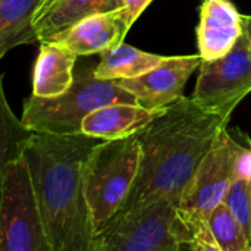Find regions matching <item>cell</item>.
Listing matches in <instances>:
<instances>
[{"instance_id":"cell-1","label":"cell","mask_w":251,"mask_h":251,"mask_svg":"<svg viewBox=\"0 0 251 251\" xmlns=\"http://www.w3.org/2000/svg\"><path fill=\"white\" fill-rule=\"evenodd\" d=\"M228 119L204 109L193 97L184 96L157 110L153 119L137 132L141 146L140 166L118 213L159 200L178 204Z\"/></svg>"},{"instance_id":"cell-2","label":"cell","mask_w":251,"mask_h":251,"mask_svg":"<svg viewBox=\"0 0 251 251\" xmlns=\"http://www.w3.org/2000/svg\"><path fill=\"white\" fill-rule=\"evenodd\" d=\"M101 140L84 134L34 132L22 156L51 251H90L94 235L84 194V163Z\"/></svg>"},{"instance_id":"cell-3","label":"cell","mask_w":251,"mask_h":251,"mask_svg":"<svg viewBox=\"0 0 251 251\" xmlns=\"http://www.w3.org/2000/svg\"><path fill=\"white\" fill-rule=\"evenodd\" d=\"M113 103L137 100L118 84V79H100L94 74V66L82 65L74 71L72 85L63 94L49 99L31 94L24 101L21 121L34 132L81 134V124L88 113Z\"/></svg>"},{"instance_id":"cell-4","label":"cell","mask_w":251,"mask_h":251,"mask_svg":"<svg viewBox=\"0 0 251 251\" xmlns=\"http://www.w3.org/2000/svg\"><path fill=\"white\" fill-rule=\"evenodd\" d=\"M141 157L138 135L99 141L84 163V194L94 234L121 209L135 181Z\"/></svg>"},{"instance_id":"cell-5","label":"cell","mask_w":251,"mask_h":251,"mask_svg":"<svg viewBox=\"0 0 251 251\" xmlns=\"http://www.w3.org/2000/svg\"><path fill=\"white\" fill-rule=\"evenodd\" d=\"M240 144L226 126L221 129L193 178L185 187L178 204L175 235L179 250L190 232L207 222L209 215L224 201L234 176V162Z\"/></svg>"},{"instance_id":"cell-6","label":"cell","mask_w":251,"mask_h":251,"mask_svg":"<svg viewBox=\"0 0 251 251\" xmlns=\"http://www.w3.org/2000/svg\"><path fill=\"white\" fill-rule=\"evenodd\" d=\"M0 251H51L25 157L4 171L0 191Z\"/></svg>"},{"instance_id":"cell-7","label":"cell","mask_w":251,"mask_h":251,"mask_svg":"<svg viewBox=\"0 0 251 251\" xmlns=\"http://www.w3.org/2000/svg\"><path fill=\"white\" fill-rule=\"evenodd\" d=\"M176 204L159 200L115 215L93 235L90 251H179Z\"/></svg>"},{"instance_id":"cell-8","label":"cell","mask_w":251,"mask_h":251,"mask_svg":"<svg viewBox=\"0 0 251 251\" xmlns=\"http://www.w3.org/2000/svg\"><path fill=\"white\" fill-rule=\"evenodd\" d=\"M199 69L193 100L229 118L237 104L251 93V56L246 32L225 56L203 59Z\"/></svg>"},{"instance_id":"cell-9","label":"cell","mask_w":251,"mask_h":251,"mask_svg":"<svg viewBox=\"0 0 251 251\" xmlns=\"http://www.w3.org/2000/svg\"><path fill=\"white\" fill-rule=\"evenodd\" d=\"M201 60L200 54L165 57L146 74L118 79V84L129 91L140 106L157 112L182 97L185 84Z\"/></svg>"},{"instance_id":"cell-10","label":"cell","mask_w":251,"mask_h":251,"mask_svg":"<svg viewBox=\"0 0 251 251\" xmlns=\"http://www.w3.org/2000/svg\"><path fill=\"white\" fill-rule=\"evenodd\" d=\"M129 26L122 9L82 18L51 41L76 56L100 54L124 41ZM50 43V41H49Z\"/></svg>"},{"instance_id":"cell-11","label":"cell","mask_w":251,"mask_h":251,"mask_svg":"<svg viewBox=\"0 0 251 251\" xmlns=\"http://www.w3.org/2000/svg\"><path fill=\"white\" fill-rule=\"evenodd\" d=\"M244 32V15L231 0H203L197 26L199 54L203 59L225 56Z\"/></svg>"},{"instance_id":"cell-12","label":"cell","mask_w":251,"mask_h":251,"mask_svg":"<svg viewBox=\"0 0 251 251\" xmlns=\"http://www.w3.org/2000/svg\"><path fill=\"white\" fill-rule=\"evenodd\" d=\"M118 9L122 0H43L32 21L37 40L49 43L85 16Z\"/></svg>"},{"instance_id":"cell-13","label":"cell","mask_w":251,"mask_h":251,"mask_svg":"<svg viewBox=\"0 0 251 251\" xmlns=\"http://www.w3.org/2000/svg\"><path fill=\"white\" fill-rule=\"evenodd\" d=\"M156 115L137 103H113L88 113L81 124V134L106 141L137 134Z\"/></svg>"},{"instance_id":"cell-14","label":"cell","mask_w":251,"mask_h":251,"mask_svg":"<svg viewBox=\"0 0 251 251\" xmlns=\"http://www.w3.org/2000/svg\"><path fill=\"white\" fill-rule=\"evenodd\" d=\"M40 44L32 72V96L44 99L60 96L72 85L78 56L53 41Z\"/></svg>"},{"instance_id":"cell-15","label":"cell","mask_w":251,"mask_h":251,"mask_svg":"<svg viewBox=\"0 0 251 251\" xmlns=\"http://www.w3.org/2000/svg\"><path fill=\"white\" fill-rule=\"evenodd\" d=\"M43 0H0V60L12 49L37 40L34 15Z\"/></svg>"},{"instance_id":"cell-16","label":"cell","mask_w":251,"mask_h":251,"mask_svg":"<svg viewBox=\"0 0 251 251\" xmlns=\"http://www.w3.org/2000/svg\"><path fill=\"white\" fill-rule=\"evenodd\" d=\"M163 59L165 56L143 51L122 41L100 53V62L94 66V74L100 79L135 78L157 66Z\"/></svg>"},{"instance_id":"cell-17","label":"cell","mask_w":251,"mask_h":251,"mask_svg":"<svg viewBox=\"0 0 251 251\" xmlns=\"http://www.w3.org/2000/svg\"><path fill=\"white\" fill-rule=\"evenodd\" d=\"M31 134L32 131L24 125L7 103L3 88V75L0 72V191L6 166L22 154Z\"/></svg>"},{"instance_id":"cell-18","label":"cell","mask_w":251,"mask_h":251,"mask_svg":"<svg viewBox=\"0 0 251 251\" xmlns=\"http://www.w3.org/2000/svg\"><path fill=\"white\" fill-rule=\"evenodd\" d=\"M207 224L221 251H251L246 232L224 203L209 215Z\"/></svg>"},{"instance_id":"cell-19","label":"cell","mask_w":251,"mask_h":251,"mask_svg":"<svg viewBox=\"0 0 251 251\" xmlns=\"http://www.w3.org/2000/svg\"><path fill=\"white\" fill-rule=\"evenodd\" d=\"M222 203L238 221L251 244V199L249 178L232 176V182Z\"/></svg>"},{"instance_id":"cell-20","label":"cell","mask_w":251,"mask_h":251,"mask_svg":"<svg viewBox=\"0 0 251 251\" xmlns=\"http://www.w3.org/2000/svg\"><path fill=\"white\" fill-rule=\"evenodd\" d=\"M151 1L153 0H122V10L129 28L134 25V22L140 18V15L147 9V6Z\"/></svg>"},{"instance_id":"cell-21","label":"cell","mask_w":251,"mask_h":251,"mask_svg":"<svg viewBox=\"0 0 251 251\" xmlns=\"http://www.w3.org/2000/svg\"><path fill=\"white\" fill-rule=\"evenodd\" d=\"M244 32L247 35L249 40V47H250V56H251V15L244 16Z\"/></svg>"},{"instance_id":"cell-22","label":"cell","mask_w":251,"mask_h":251,"mask_svg":"<svg viewBox=\"0 0 251 251\" xmlns=\"http://www.w3.org/2000/svg\"><path fill=\"white\" fill-rule=\"evenodd\" d=\"M249 187H250V199H251V176L249 178Z\"/></svg>"}]
</instances>
